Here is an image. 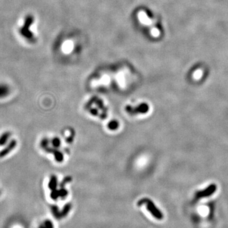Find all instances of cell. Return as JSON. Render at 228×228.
<instances>
[{"label": "cell", "mask_w": 228, "mask_h": 228, "mask_svg": "<svg viewBox=\"0 0 228 228\" xmlns=\"http://www.w3.org/2000/svg\"><path fill=\"white\" fill-rule=\"evenodd\" d=\"M17 145V141L15 139H11L9 142L0 151V158H3L8 155L13 151Z\"/></svg>", "instance_id": "4"}, {"label": "cell", "mask_w": 228, "mask_h": 228, "mask_svg": "<svg viewBox=\"0 0 228 228\" xmlns=\"http://www.w3.org/2000/svg\"><path fill=\"white\" fill-rule=\"evenodd\" d=\"M10 93V88L7 84H0V99L7 98Z\"/></svg>", "instance_id": "7"}, {"label": "cell", "mask_w": 228, "mask_h": 228, "mask_svg": "<svg viewBox=\"0 0 228 228\" xmlns=\"http://www.w3.org/2000/svg\"><path fill=\"white\" fill-rule=\"evenodd\" d=\"M216 189H217L216 185L214 184H212L208 187H207V188H205V189L196 192L195 195V198L196 199H201L203 198H205V197L210 196L211 195H212V194L215 193Z\"/></svg>", "instance_id": "5"}, {"label": "cell", "mask_w": 228, "mask_h": 228, "mask_svg": "<svg viewBox=\"0 0 228 228\" xmlns=\"http://www.w3.org/2000/svg\"><path fill=\"white\" fill-rule=\"evenodd\" d=\"M39 228H46V227H45V226L44 225V224H43L42 225H41V226H40V227H39Z\"/></svg>", "instance_id": "10"}, {"label": "cell", "mask_w": 228, "mask_h": 228, "mask_svg": "<svg viewBox=\"0 0 228 228\" xmlns=\"http://www.w3.org/2000/svg\"><path fill=\"white\" fill-rule=\"evenodd\" d=\"M117 126V125L116 122H112V123H111V125L110 126V127L112 128V129H114V128H116Z\"/></svg>", "instance_id": "9"}, {"label": "cell", "mask_w": 228, "mask_h": 228, "mask_svg": "<svg viewBox=\"0 0 228 228\" xmlns=\"http://www.w3.org/2000/svg\"><path fill=\"white\" fill-rule=\"evenodd\" d=\"M11 133L5 131L0 136V146H5L11 139Z\"/></svg>", "instance_id": "6"}, {"label": "cell", "mask_w": 228, "mask_h": 228, "mask_svg": "<svg viewBox=\"0 0 228 228\" xmlns=\"http://www.w3.org/2000/svg\"><path fill=\"white\" fill-rule=\"evenodd\" d=\"M34 17L30 15H27L25 18V20H24L23 26L20 29V33L21 35L25 38L29 40H33L34 39V34L32 32V30L30 29L34 23Z\"/></svg>", "instance_id": "2"}, {"label": "cell", "mask_w": 228, "mask_h": 228, "mask_svg": "<svg viewBox=\"0 0 228 228\" xmlns=\"http://www.w3.org/2000/svg\"><path fill=\"white\" fill-rule=\"evenodd\" d=\"M44 225L46 228H53V225L50 220H46L44 223Z\"/></svg>", "instance_id": "8"}, {"label": "cell", "mask_w": 228, "mask_h": 228, "mask_svg": "<svg viewBox=\"0 0 228 228\" xmlns=\"http://www.w3.org/2000/svg\"><path fill=\"white\" fill-rule=\"evenodd\" d=\"M144 203H145L146 205V208L148 209V211L151 214V215H153V217H155L156 219L158 220L163 219V214L155 207V205H154V203L150 200L146 198L143 199L139 201L138 204L141 205L144 204Z\"/></svg>", "instance_id": "3"}, {"label": "cell", "mask_w": 228, "mask_h": 228, "mask_svg": "<svg viewBox=\"0 0 228 228\" xmlns=\"http://www.w3.org/2000/svg\"><path fill=\"white\" fill-rule=\"evenodd\" d=\"M77 42L73 38H65L61 42L60 46V52L61 53L69 56L76 52L77 50Z\"/></svg>", "instance_id": "1"}]
</instances>
